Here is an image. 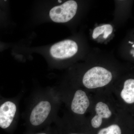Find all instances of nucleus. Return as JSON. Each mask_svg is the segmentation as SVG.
<instances>
[{
    "label": "nucleus",
    "mask_w": 134,
    "mask_h": 134,
    "mask_svg": "<svg viewBox=\"0 0 134 134\" xmlns=\"http://www.w3.org/2000/svg\"><path fill=\"white\" fill-rule=\"evenodd\" d=\"M113 28L112 26L110 24H107L106 28L104 33L103 37L104 38H107L108 36L112 32Z\"/></svg>",
    "instance_id": "nucleus-10"
},
{
    "label": "nucleus",
    "mask_w": 134,
    "mask_h": 134,
    "mask_svg": "<svg viewBox=\"0 0 134 134\" xmlns=\"http://www.w3.org/2000/svg\"><path fill=\"white\" fill-rule=\"evenodd\" d=\"M129 43H130V44H133V42H131V41H129Z\"/></svg>",
    "instance_id": "nucleus-12"
},
{
    "label": "nucleus",
    "mask_w": 134,
    "mask_h": 134,
    "mask_svg": "<svg viewBox=\"0 0 134 134\" xmlns=\"http://www.w3.org/2000/svg\"><path fill=\"white\" fill-rule=\"evenodd\" d=\"M96 111L97 114L91 120V125L93 128L99 127L102 123L103 119H108L112 115L108 106L103 102H99L96 104Z\"/></svg>",
    "instance_id": "nucleus-6"
},
{
    "label": "nucleus",
    "mask_w": 134,
    "mask_h": 134,
    "mask_svg": "<svg viewBox=\"0 0 134 134\" xmlns=\"http://www.w3.org/2000/svg\"><path fill=\"white\" fill-rule=\"evenodd\" d=\"M90 104V100L85 92L79 90L75 93L71 104V110L75 113L83 114L86 112Z\"/></svg>",
    "instance_id": "nucleus-5"
},
{
    "label": "nucleus",
    "mask_w": 134,
    "mask_h": 134,
    "mask_svg": "<svg viewBox=\"0 0 134 134\" xmlns=\"http://www.w3.org/2000/svg\"><path fill=\"white\" fill-rule=\"evenodd\" d=\"M112 79L111 72L101 67H95L85 73L83 83L86 88L94 89L107 85Z\"/></svg>",
    "instance_id": "nucleus-2"
},
{
    "label": "nucleus",
    "mask_w": 134,
    "mask_h": 134,
    "mask_svg": "<svg viewBox=\"0 0 134 134\" xmlns=\"http://www.w3.org/2000/svg\"><path fill=\"white\" fill-rule=\"evenodd\" d=\"M24 134H49L47 130H40L38 132H34V133H25Z\"/></svg>",
    "instance_id": "nucleus-11"
},
{
    "label": "nucleus",
    "mask_w": 134,
    "mask_h": 134,
    "mask_svg": "<svg viewBox=\"0 0 134 134\" xmlns=\"http://www.w3.org/2000/svg\"><path fill=\"white\" fill-rule=\"evenodd\" d=\"M106 26L107 24H106L102 26H98L94 29L92 34L93 38H97L99 35L104 33L105 31Z\"/></svg>",
    "instance_id": "nucleus-9"
},
{
    "label": "nucleus",
    "mask_w": 134,
    "mask_h": 134,
    "mask_svg": "<svg viewBox=\"0 0 134 134\" xmlns=\"http://www.w3.org/2000/svg\"><path fill=\"white\" fill-rule=\"evenodd\" d=\"M78 50V46L74 41L65 40L53 45L50 48V53L53 58L63 59L75 55Z\"/></svg>",
    "instance_id": "nucleus-4"
},
{
    "label": "nucleus",
    "mask_w": 134,
    "mask_h": 134,
    "mask_svg": "<svg viewBox=\"0 0 134 134\" xmlns=\"http://www.w3.org/2000/svg\"><path fill=\"white\" fill-rule=\"evenodd\" d=\"M132 47H134V45H133V46H132Z\"/></svg>",
    "instance_id": "nucleus-15"
},
{
    "label": "nucleus",
    "mask_w": 134,
    "mask_h": 134,
    "mask_svg": "<svg viewBox=\"0 0 134 134\" xmlns=\"http://www.w3.org/2000/svg\"><path fill=\"white\" fill-rule=\"evenodd\" d=\"M70 134H76V133H71Z\"/></svg>",
    "instance_id": "nucleus-14"
},
{
    "label": "nucleus",
    "mask_w": 134,
    "mask_h": 134,
    "mask_svg": "<svg viewBox=\"0 0 134 134\" xmlns=\"http://www.w3.org/2000/svg\"><path fill=\"white\" fill-rule=\"evenodd\" d=\"M24 114L26 133H34L43 129L52 110V106L43 91L35 92Z\"/></svg>",
    "instance_id": "nucleus-1"
},
{
    "label": "nucleus",
    "mask_w": 134,
    "mask_h": 134,
    "mask_svg": "<svg viewBox=\"0 0 134 134\" xmlns=\"http://www.w3.org/2000/svg\"><path fill=\"white\" fill-rule=\"evenodd\" d=\"M77 8L76 2L73 0L67 1L61 5L53 8L49 12V16L55 23H66L75 16Z\"/></svg>",
    "instance_id": "nucleus-3"
},
{
    "label": "nucleus",
    "mask_w": 134,
    "mask_h": 134,
    "mask_svg": "<svg viewBox=\"0 0 134 134\" xmlns=\"http://www.w3.org/2000/svg\"><path fill=\"white\" fill-rule=\"evenodd\" d=\"M58 2H59L60 3L62 2V1H58Z\"/></svg>",
    "instance_id": "nucleus-13"
},
{
    "label": "nucleus",
    "mask_w": 134,
    "mask_h": 134,
    "mask_svg": "<svg viewBox=\"0 0 134 134\" xmlns=\"http://www.w3.org/2000/svg\"><path fill=\"white\" fill-rule=\"evenodd\" d=\"M98 134H121V131L119 126L113 125L100 130Z\"/></svg>",
    "instance_id": "nucleus-8"
},
{
    "label": "nucleus",
    "mask_w": 134,
    "mask_h": 134,
    "mask_svg": "<svg viewBox=\"0 0 134 134\" xmlns=\"http://www.w3.org/2000/svg\"><path fill=\"white\" fill-rule=\"evenodd\" d=\"M120 96L126 103L133 104L134 102V80L129 79L125 82L124 88Z\"/></svg>",
    "instance_id": "nucleus-7"
}]
</instances>
